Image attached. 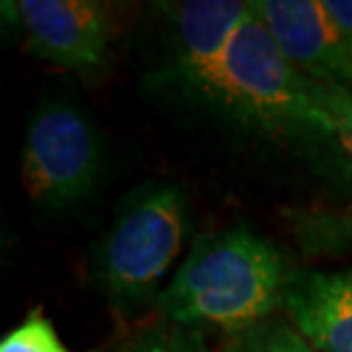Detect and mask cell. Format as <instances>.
I'll use <instances>...</instances> for the list:
<instances>
[{
  "label": "cell",
  "mask_w": 352,
  "mask_h": 352,
  "mask_svg": "<svg viewBox=\"0 0 352 352\" xmlns=\"http://www.w3.org/2000/svg\"><path fill=\"white\" fill-rule=\"evenodd\" d=\"M281 252L248 227L197 238L160 295L167 320L243 332L270 318L293 284Z\"/></svg>",
  "instance_id": "1"
},
{
  "label": "cell",
  "mask_w": 352,
  "mask_h": 352,
  "mask_svg": "<svg viewBox=\"0 0 352 352\" xmlns=\"http://www.w3.org/2000/svg\"><path fill=\"white\" fill-rule=\"evenodd\" d=\"M199 101L261 131H311L322 138L325 122L314 98V80L281 53L252 10Z\"/></svg>",
  "instance_id": "2"
},
{
  "label": "cell",
  "mask_w": 352,
  "mask_h": 352,
  "mask_svg": "<svg viewBox=\"0 0 352 352\" xmlns=\"http://www.w3.org/2000/svg\"><path fill=\"white\" fill-rule=\"evenodd\" d=\"M190 229L186 195L174 183H146L117 208L94 256L101 291L119 305L163 291Z\"/></svg>",
  "instance_id": "3"
},
{
  "label": "cell",
  "mask_w": 352,
  "mask_h": 352,
  "mask_svg": "<svg viewBox=\"0 0 352 352\" xmlns=\"http://www.w3.org/2000/svg\"><path fill=\"white\" fill-rule=\"evenodd\" d=\"M103 138L94 119L65 98L37 105L25 129L21 181L44 208H69L87 199L103 167Z\"/></svg>",
  "instance_id": "4"
},
{
  "label": "cell",
  "mask_w": 352,
  "mask_h": 352,
  "mask_svg": "<svg viewBox=\"0 0 352 352\" xmlns=\"http://www.w3.org/2000/svg\"><path fill=\"white\" fill-rule=\"evenodd\" d=\"M7 7L34 58L82 78L103 76L110 67L115 25L108 5L96 0H19Z\"/></svg>",
  "instance_id": "5"
},
{
  "label": "cell",
  "mask_w": 352,
  "mask_h": 352,
  "mask_svg": "<svg viewBox=\"0 0 352 352\" xmlns=\"http://www.w3.org/2000/svg\"><path fill=\"white\" fill-rule=\"evenodd\" d=\"M167 28L163 78L190 98H199L224 53L252 16V3L238 0H186L160 3Z\"/></svg>",
  "instance_id": "6"
},
{
  "label": "cell",
  "mask_w": 352,
  "mask_h": 352,
  "mask_svg": "<svg viewBox=\"0 0 352 352\" xmlns=\"http://www.w3.org/2000/svg\"><path fill=\"white\" fill-rule=\"evenodd\" d=\"M252 10L307 78L352 91V48L322 0H256Z\"/></svg>",
  "instance_id": "7"
},
{
  "label": "cell",
  "mask_w": 352,
  "mask_h": 352,
  "mask_svg": "<svg viewBox=\"0 0 352 352\" xmlns=\"http://www.w3.org/2000/svg\"><path fill=\"white\" fill-rule=\"evenodd\" d=\"M286 309L298 332L320 352H352V265L295 277Z\"/></svg>",
  "instance_id": "8"
},
{
  "label": "cell",
  "mask_w": 352,
  "mask_h": 352,
  "mask_svg": "<svg viewBox=\"0 0 352 352\" xmlns=\"http://www.w3.org/2000/svg\"><path fill=\"white\" fill-rule=\"evenodd\" d=\"M220 352H320L298 332V327L270 316L243 332L229 336Z\"/></svg>",
  "instance_id": "9"
},
{
  "label": "cell",
  "mask_w": 352,
  "mask_h": 352,
  "mask_svg": "<svg viewBox=\"0 0 352 352\" xmlns=\"http://www.w3.org/2000/svg\"><path fill=\"white\" fill-rule=\"evenodd\" d=\"M110 352H210L201 329L163 320L124 339Z\"/></svg>",
  "instance_id": "10"
},
{
  "label": "cell",
  "mask_w": 352,
  "mask_h": 352,
  "mask_svg": "<svg viewBox=\"0 0 352 352\" xmlns=\"http://www.w3.org/2000/svg\"><path fill=\"white\" fill-rule=\"evenodd\" d=\"M314 98L325 122L322 138L334 140L352 163V91L314 80Z\"/></svg>",
  "instance_id": "11"
},
{
  "label": "cell",
  "mask_w": 352,
  "mask_h": 352,
  "mask_svg": "<svg viewBox=\"0 0 352 352\" xmlns=\"http://www.w3.org/2000/svg\"><path fill=\"white\" fill-rule=\"evenodd\" d=\"M0 352H72L41 311H32L0 341Z\"/></svg>",
  "instance_id": "12"
},
{
  "label": "cell",
  "mask_w": 352,
  "mask_h": 352,
  "mask_svg": "<svg viewBox=\"0 0 352 352\" xmlns=\"http://www.w3.org/2000/svg\"><path fill=\"white\" fill-rule=\"evenodd\" d=\"M352 48V0H322Z\"/></svg>",
  "instance_id": "13"
}]
</instances>
